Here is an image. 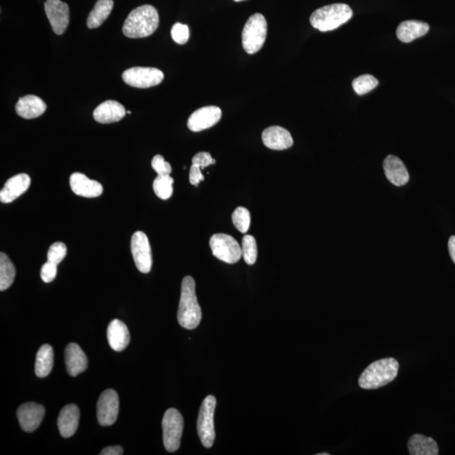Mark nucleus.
<instances>
[{
  "mask_svg": "<svg viewBox=\"0 0 455 455\" xmlns=\"http://www.w3.org/2000/svg\"><path fill=\"white\" fill-rule=\"evenodd\" d=\"M317 455H330V454L329 453H321V454H318Z\"/></svg>",
  "mask_w": 455,
  "mask_h": 455,
  "instance_id": "41",
  "label": "nucleus"
},
{
  "mask_svg": "<svg viewBox=\"0 0 455 455\" xmlns=\"http://www.w3.org/2000/svg\"><path fill=\"white\" fill-rule=\"evenodd\" d=\"M123 79L128 85L146 89L159 85L164 79V74L155 68L134 67L123 72Z\"/></svg>",
  "mask_w": 455,
  "mask_h": 455,
  "instance_id": "9",
  "label": "nucleus"
},
{
  "mask_svg": "<svg viewBox=\"0 0 455 455\" xmlns=\"http://www.w3.org/2000/svg\"><path fill=\"white\" fill-rule=\"evenodd\" d=\"M47 110V105L40 97L36 96H26L20 98L17 105L15 111L19 116L25 119H34L43 115Z\"/></svg>",
  "mask_w": 455,
  "mask_h": 455,
  "instance_id": "23",
  "label": "nucleus"
},
{
  "mask_svg": "<svg viewBox=\"0 0 455 455\" xmlns=\"http://www.w3.org/2000/svg\"><path fill=\"white\" fill-rule=\"evenodd\" d=\"M151 165L153 167L154 172L158 174V176H167L172 172V165L165 161L162 155H155L152 159Z\"/></svg>",
  "mask_w": 455,
  "mask_h": 455,
  "instance_id": "35",
  "label": "nucleus"
},
{
  "mask_svg": "<svg viewBox=\"0 0 455 455\" xmlns=\"http://www.w3.org/2000/svg\"><path fill=\"white\" fill-rule=\"evenodd\" d=\"M101 455H121L123 454V449L120 446H111L105 447L100 453Z\"/></svg>",
  "mask_w": 455,
  "mask_h": 455,
  "instance_id": "39",
  "label": "nucleus"
},
{
  "mask_svg": "<svg viewBox=\"0 0 455 455\" xmlns=\"http://www.w3.org/2000/svg\"><path fill=\"white\" fill-rule=\"evenodd\" d=\"M30 177L28 174L21 173L10 178L0 191V201L3 203H10L28 191L30 185Z\"/></svg>",
  "mask_w": 455,
  "mask_h": 455,
  "instance_id": "16",
  "label": "nucleus"
},
{
  "mask_svg": "<svg viewBox=\"0 0 455 455\" xmlns=\"http://www.w3.org/2000/svg\"><path fill=\"white\" fill-rule=\"evenodd\" d=\"M190 183L193 185H199L200 181L204 180L203 174L201 172V168L199 166L192 165L191 169H190L189 174Z\"/></svg>",
  "mask_w": 455,
  "mask_h": 455,
  "instance_id": "38",
  "label": "nucleus"
},
{
  "mask_svg": "<svg viewBox=\"0 0 455 455\" xmlns=\"http://www.w3.org/2000/svg\"><path fill=\"white\" fill-rule=\"evenodd\" d=\"M190 32L187 25L176 23L172 28V37L174 43L177 44L187 43L189 39Z\"/></svg>",
  "mask_w": 455,
  "mask_h": 455,
  "instance_id": "34",
  "label": "nucleus"
},
{
  "mask_svg": "<svg viewBox=\"0 0 455 455\" xmlns=\"http://www.w3.org/2000/svg\"><path fill=\"white\" fill-rule=\"evenodd\" d=\"M127 112L124 106L116 101H106L94 109V119L99 123H117L123 119Z\"/></svg>",
  "mask_w": 455,
  "mask_h": 455,
  "instance_id": "18",
  "label": "nucleus"
},
{
  "mask_svg": "<svg viewBox=\"0 0 455 455\" xmlns=\"http://www.w3.org/2000/svg\"><path fill=\"white\" fill-rule=\"evenodd\" d=\"M449 250L451 259L453 260L455 264V235L451 236L449 241Z\"/></svg>",
  "mask_w": 455,
  "mask_h": 455,
  "instance_id": "40",
  "label": "nucleus"
},
{
  "mask_svg": "<svg viewBox=\"0 0 455 455\" xmlns=\"http://www.w3.org/2000/svg\"><path fill=\"white\" fill-rule=\"evenodd\" d=\"M65 363L68 374L75 377L86 370L88 359L78 344L70 343L65 349Z\"/></svg>",
  "mask_w": 455,
  "mask_h": 455,
  "instance_id": "20",
  "label": "nucleus"
},
{
  "mask_svg": "<svg viewBox=\"0 0 455 455\" xmlns=\"http://www.w3.org/2000/svg\"><path fill=\"white\" fill-rule=\"evenodd\" d=\"M232 221L236 229L243 234L249 230L250 225V214L245 208L238 207L232 214Z\"/></svg>",
  "mask_w": 455,
  "mask_h": 455,
  "instance_id": "32",
  "label": "nucleus"
},
{
  "mask_svg": "<svg viewBox=\"0 0 455 455\" xmlns=\"http://www.w3.org/2000/svg\"><path fill=\"white\" fill-rule=\"evenodd\" d=\"M58 273V265L48 261L41 269V278L46 283H52Z\"/></svg>",
  "mask_w": 455,
  "mask_h": 455,
  "instance_id": "36",
  "label": "nucleus"
},
{
  "mask_svg": "<svg viewBox=\"0 0 455 455\" xmlns=\"http://www.w3.org/2000/svg\"><path fill=\"white\" fill-rule=\"evenodd\" d=\"M212 255L228 264L237 263L242 256L241 245L232 236L226 234H215L210 241Z\"/></svg>",
  "mask_w": 455,
  "mask_h": 455,
  "instance_id": "8",
  "label": "nucleus"
},
{
  "mask_svg": "<svg viewBox=\"0 0 455 455\" xmlns=\"http://www.w3.org/2000/svg\"><path fill=\"white\" fill-rule=\"evenodd\" d=\"M17 274L12 261L6 254L0 253V291L8 290L14 283Z\"/></svg>",
  "mask_w": 455,
  "mask_h": 455,
  "instance_id": "28",
  "label": "nucleus"
},
{
  "mask_svg": "<svg viewBox=\"0 0 455 455\" xmlns=\"http://www.w3.org/2000/svg\"><path fill=\"white\" fill-rule=\"evenodd\" d=\"M106 334H108L110 347L114 351H123L130 343V334H129L128 326L117 318L110 322Z\"/></svg>",
  "mask_w": 455,
  "mask_h": 455,
  "instance_id": "22",
  "label": "nucleus"
},
{
  "mask_svg": "<svg viewBox=\"0 0 455 455\" xmlns=\"http://www.w3.org/2000/svg\"><path fill=\"white\" fill-rule=\"evenodd\" d=\"M174 179L170 174L158 176L153 183L155 194L162 200H168L173 194Z\"/></svg>",
  "mask_w": 455,
  "mask_h": 455,
  "instance_id": "29",
  "label": "nucleus"
},
{
  "mask_svg": "<svg viewBox=\"0 0 455 455\" xmlns=\"http://www.w3.org/2000/svg\"><path fill=\"white\" fill-rule=\"evenodd\" d=\"M221 117L222 111L218 106H205L192 114L188 121V127L192 132L203 131L217 124Z\"/></svg>",
  "mask_w": 455,
  "mask_h": 455,
  "instance_id": "13",
  "label": "nucleus"
},
{
  "mask_svg": "<svg viewBox=\"0 0 455 455\" xmlns=\"http://www.w3.org/2000/svg\"><path fill=\"white\" fill-rule=\"evenodd\" d=\"M70 184L74 194L92 199L100 196L103 192V187L94 180H91L85 174L74 172L71 174Z\"/></svg>",
  "mask_w": 455,
  "mask_h": 455,
  "instance_id": "15",
  "label": "nucleus"
},
{
  "mask_svg": "<svg viewBox=\"0 0 455 455\" xmlns=\"http://www.w3.org/2000/svg\"><path fill=\"white\" fill-rule=\"evenodd\" d=\"M192 165L199 166L201 169H204L205 167L214 165L216 161L208 152H200L192 158Z\"/></svg>",
  "mask_w": 455,
  "mask_h": 455,
  "instance_id": "37",
  "label": "nucleus"
},
{
  "mask_svg": "<svg viewBox=\"0 0 455 455\" xmlns=\"http://www.w3.org/2000/svg\"><path fill=\"white\" fill-rule=\"evenodd\" d=\"M378 79L373 75L363 74L352 81V88L359 96L370 92L378 86Z\"/></svg>",
  "mask_w": 455,
  "mask_h": 455,
  "instance_id": "30",
  "label": "nucleus"
},
{
  "mask_svg": "<svg viewBox=\"0 0 455 455\" xmlns=\"http://www.w3.org/2000/svg\"><path fill=\"white\" fill-rule=\"evenodd\" d=\"M267 35V22L261 14H255L246 21L242 32L245 51L254 54L263 48Z\"/></svg>",
  "mask_w": 455,
  "mask_h": 455,
  "instance_id": "5",
  "label": "nucleus"
},
{
  "mask_svg": "<svg viewBox=\"0 0 455 455\" xmlns=\"http://www.w3.org/2000/svg\"><path fill=\"white\" fill-rule=\"evenodd\" d=\"M162 428L165 449L170 453L176 452L180 447L184 428L183 417L178 410H167L162 421Z\"/></svg>",
  "mask_w": 455,
  "mask_h": 455,
  "instance_id": "6",
  "label": "nucleus"
},
{
  "mask_svg": "<svg viewBox=\"0 0 455 455\" xmlns=\"http://www.w3.org/2000/svg\"><path fill=\"white\" fill-rule=\"evenodd\" d=\"M119 412V394L114 390L102 392L97 402V418L101 426H112Z\"/></svg>",
  "mask_w": 455,
  "mask_h": 455,
  "instance_id": "11",
  "label": "nucleus"
},
{
  "mask_svg": "<svg viewBox=\"0 0 455 455\" xmlns=\"http://www.w3.org/2000/svg\"><path fill=\"white\" fill-rule=\"evenodd\" d=\"M79 421V410L74 404L67 405L59 413L58 427L62 437H72L77 431Z\"/></svg>",
  "mask_w": 455,
  "mask_h": 455,
  "instance_id": "21",
  "label": "nucleus"
},
{
  "mask_svg": "<svg viewBox=\"0 0 455 455\" xmlns=\"http://www.w3.org/2000/svg\"><path fill=\"white\" fill-rule=\"evenodd\" d=\"M235 2H241L245 1V0H234Z\"/></svg>",
  "mask_w": 455,
  "mask_h": 455,
  "instance_id": "42",
  "label": "nucleus"
},
{
  "mask_svg": "<svg viewBox=\"0 0 455 455\" xmlns=\"http://www.w3.org/2000/svg\"><path fill=\"white\" fill-rule=\"evenodd\" d=\"M177 318L182 327L188 330L196 328L202 320V310L196 299L195 281L190 276H185L182 280Z\"/></svg>",
  "mask_w": 455,
  "mask_h": 455,
  "instance_id": "1",
  "label": "nucleus"
},
{
  "mask_svg": "<svg viewBox=\"0 0 455 455\" xmlns=\"http://www.w3.org/2000/svg\"><path fill=\"white\" fill-rule=\"evenodd\" d=\"M352 17V10L346 3H333L314 11L310 24L321 32H330L345 24Z\"/></svg>",
  "mask_w": 455,
  "mask_h": 455,
  "instance_id": "4",
  "label": "nucleus"
},
{
  "mask_svg": "<svg viewBox=\"0 0 455 455\" xmlns=\"http://www.w3.org/2000/svg\"><path fill=\"white\" fill-rule=\"evenodd\" d=\"M217 401L214 396L205 398L201 405L199 419H197V432L205 447L214 445L215 439L214 411Z\"/></svg>",
  "mask_w": 455,
  "mask_h": 455,
  "instance_id": "7",
  "label": "nucleus"
},
{
  "mask_svg": "<svg viewBox=\"0 0 455 455\" xmlns=\"http://www.w3.org/2000/svg\"><path fill=\"white\" fill-rule=\"evenodd\" d=\"M158 11L145 5L136 8L124 22L123 32L128 38H143L154 34L159 28Z\"/></svg>",
  "mask_w": 455,
  "mask_h": 455,
  "instance_id": "2",
  "label": "nucleus"
},
{
  "mask_svg": "<svg viewBox=\"0 0 455 455\" xmlns=\"http://www.w3.org/2000/svg\"><path fill=\"white\" fill-rule=\"evenodd\" d=\"M45 12L50 22L53 32L57 35H62L66 32L70 24V8L61 0H47L45 2Z\"/></svg>",
  "mask_w": 455,
  "mask_h": 455,
  "instance_id": "12",
  "label": "nucleus"
},
{
  "mask_svg": "<svg viewBox=\"0 0 455 455\" xmlns=\"http://www.w3.org/2000/svg\"><path fill=\"white\" fill-rule=\"evenodd\" d=\"M53 358H54V354H53L52 347L50 345H43L37 354L35 373L37 377L45 378L51 373Z\"/></svg>",
  "mask_w": 455,
  "mask_h": 455,
  "instance_id": "27",
  "label": "nucleus"
},
{
  "mask_svg": "<svg viewBox=\"0 0 455 455\" xmlns=\"http://www.w3.org/2000/svg\"><path fill=\"white\" fill-rule=\"evenodd\" d=\"M67 254L66 245L63 242H55L50 246L48 252V261L59 265Z\"/></svg>",
  "mask_w": 455,
  "mask_h": 455,
  "instance_id": "33",
  "label": "nucleus"
},
{
  "mask_svg": "<svg viewBox=\"0 0 455 455\" xmlns=\"http://www.w3.org/2000/svg\"><path fill=\"white\" fill-rule=\"evenodd\" d=\"M399 363L393 358H383L372 363L363 372L358 385L364 390L381 388L392 382L397 377Z\"/></svg>",
  "mask_w": 455,
  "mask_h": 455,
  "instance_id": "3",
  "label": "nucleus"
},
{
  "mask_svg": "<svg viewBox=\"0 0 455 455\" xmlns=\"http://www.w3.org/2000/svg\"><path fill=\"white\" fill-rule=\"evenodd\" d=\"M261 138L264 145L273 150H287L294 144L290 132L279 126H272L265 129Z\"/></svg>",
  "mask_w": 455,
  "mask_h": 455,
  "instance_id": "17",
  "label": "nucleus"
},
{
  "mask_svg": "<svg viewBox=\"0 0 455 455\" xmlns=\"http://www.w3.org/2000/svg\"><path fill=\"white\" fill-rule=\"evenodd\" d=\"M384 170L387 179L396 187L407 184L410 179L407 167L401 159L394 155H389L385 158Z\"/></svg>",
  "mask_w": 455,
  "mask_h": 455,
  "instance_id": "19",
  "label": "nucleus"
},
{
  "mask_svg": "<svg viewBox=\"0 0 455 455\" xmlns=\"http://www.w3.org/2000/svg\"><path fill=\"white\" fill-rule=\"evenodd\" d=\"M409 454L412 455H437L438 443L432 438L421 434H414L408 441Z\"/></svg>",
  "mask_w": 455,
  "mask_h": 455,
  "instance_id": "25",
  "label": "nucleus"
},
{
  "mask_svg": "<svg viewBox=\"0 0 455 455\" xmlns=\"http://www.w3.org/2000/svg\"><path fill=\"white\" fill-rule=\"evenodd\" d=\"M45 409L43 405L34 402L23 404L17 410V418L23 430L28 432L36 431L43 422Z\"/></svg>",
  "mask_w": 455,
  "mask_h": 455,
  "instance_id": "14",
  "label": "nucleus"
},
{
  "mask_svg": "<svg viewBox=\"0 0 455 455\" xmlns=\"http://www.w3.org/2000/svg\"><path fill=\"white\" fill-rule=\"evenodd\" d=\"M113 0H98L94 9L91 10L87 20L89 29L100 28L111 14L113 9Z\"/></svg>",
  "mask_w": 455,
  "mask_h": 455,
  "instance_id": "26",
  "label": "nucleus"
},
{
  "mask_svg": "<svg viewBox=\"0 0 455 455\" xmlns=\"http://www.w3.org/2000/svg\"><path fill=\"white\" fill-rule=\"evenodd\" d=\"M242 256L246 263L254 265L257 259V245L252 235L246 234L242 239Z\"/></svg>",
  "mask_w": 455,
  "mask_h": 455,
  "instance_id": "31",
  "label": "nucleus"
},
{
  "mask_svg": "<svg viewBox=\"0 0 455 455\" xmlns=\"http://www.w3.org/2000/svg\"><path fill=\"white\" fill-rule=\"evenodd\" d=\"M131 252L136 268L142 273L151 271L152 252L149 239L142 231H136L131 239Z\"/></svg>",
  "mask_w": 455,
  "mask_h": 455,
  "instance_id": "10",
  "label": "nucleus"
},
{
  "mask_svg": "<svg viewBox=\"0 0 455 455\" xmlns=\"http://www.w3.org/2000/svg\"><path fill=\"white\" fill-rule=\"evenodd\" d=\"M127 113H128V114H131V112H130V111H128Z\"/></svg>",
  "mask_w": 455,
  "mask_h": 455,
  "instance_id": "43",
  "label": "nucleus"
},
{
  "mask_svg": "<svg viewBox=\"0 0 455 455\" xmlns=\"http://www.w3.org/2000/svg\"><path fill=\"white\" fill-rule=\"evenodd\" d=\"M429 30L427 23L418 21L401 22L396 30L398 39L402 43H409L421 37L426 35Z\"/></svg>",
  "mask_w": 455,
  "mask_h": 455,
  "instance_id": "24",
  "label": "nucleus"
}]
</instances>
